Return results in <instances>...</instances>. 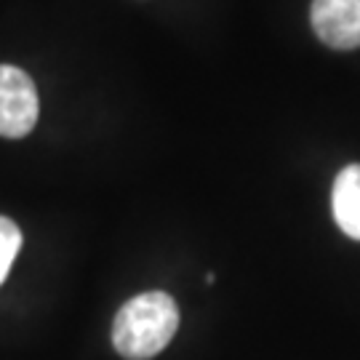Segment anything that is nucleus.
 Wrapping results in <instances>:
<instances>
[{
  "label": "nucleus",
  "instance_id": "obj_1",
  "mask_svg": "<svg viewBox=\"0 0 360 360\" xmlns=\"http://www.w3.org/2000/svg\"><path fill=\"white\" fill-rule=\"evenodd\" d=\"M179 328V307L166 291L129 299L112 323V347L126 360H150L168 347Z\"/></svg>",
  "mask_w": 360,
  "mask_h": 360
},
{
  "label": "nucleus",
  "instance_id": "obj_2",
  "mask_svg": "<svg viewBox=\"0 0 360 360\" xmlns=\"http://www.w3.org/2000/svg\"><path fill=\"white\" fill-rule=\"evenodd\" d=\"M38 123V91L32 77L13 65H0V136L22 139Z\"/></svg>",
  "mask_w": 360,
  "mask_h": 360
},
{
  "label": "nucleus",
  "instance_id": "obj_3",
  "mask_svg": "<svg viewBox=\"0 0 360 360\" xmlns=\"http://www.w3.org/2000/svg\"><path fill=\"white\" fill-rule=\"evenodd\" d=\"M312 30L339 51L360 46V0H312Z\"/></svg>",
  "mask_w": 360,
  "mask_h": 360
},
{
  "label": "nucleus",
  "instance_id": "obj_4",
  "mask_svg": "<svg viewBox=\"0 0 360 360\" xmlns=\"http://www.w3.org/2000/svg\"><path fill=\"white\" fill-rule=\"evenodd\" d=\"M331 208L339 230L352 240H360V163L339 171L331 193Z\"/></svg>",
  "mask_w": 360,
  "mask_h": 360
},
{
  "label": "nucleus",
  "instance_id": "obj_5",
  "mask_svg": "<svg viewBox=\"0 0 360 360\" xmlns=\"http://www.w3.org/2000/svg\"><path fill=\"white\" fill-rule=\"evenodd\" d=\"M19 248H22V230L8 217H0V283L6 281Z\"/></svg>",
  "mask_w": 360,
  "mask_h": 360
}]
</instances>
